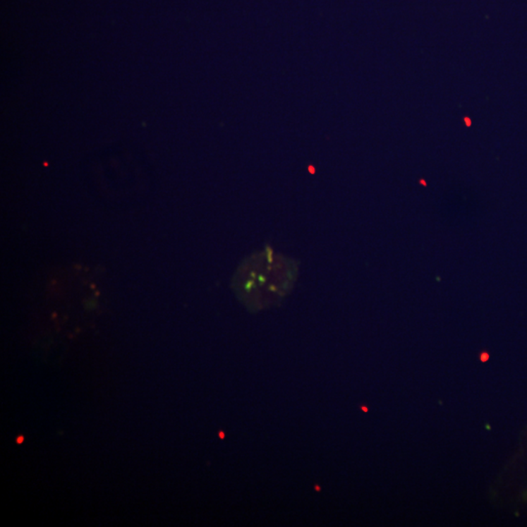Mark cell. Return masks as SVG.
Instances as JSON below:
<instances>
[{"label":"cell","instance_id":"1","mask_svg":"<svg viewBox=\"0 0 527 527\" xmlns=\"http://www.w3.org/2000/svg\"><path fill=\"white\" fill-rule=\"evenodd\" d=\"M480 360H481V361H487L488 360V355H486V353H483V355H481Z\"/></svg>","mask_w":527,"mask_h":527}]
</instances>
